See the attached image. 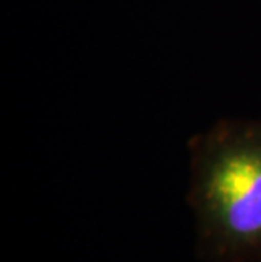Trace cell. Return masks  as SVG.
I'll return each instance as SVG.
<instances>
[{
	"label": "cell",
	"instance_id": "cell-2",
	"mask_svg": "<svg viewBox=\"0 0 261 262\" xmlns=\"http://www.w3.org/2000/svg\"><path fill=\"white\" fill-rule=\"evenodd\" d=\"M254 262H261V259H258V260H254Z\"/></svg>",
	"mask_w": 261,
	"mask_h": 262
},
{
	"label": "cell",
	"instance_id": "cell-1",
	"mask_svg": "<svg viewBox=\"0 0 261 262\" xmlns=\"http://www.w3.org/2000/svg\"><path fill=\"white\" fill-rule=\"evenodd\" d=\"M187 150L197 257L261 259V119H220L193 134Z\"/></svg>",
	"mask_w": 261,
	"mask_h": 262
}]
</instances>
